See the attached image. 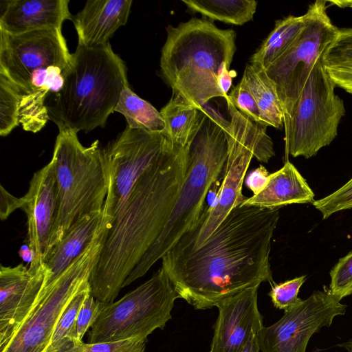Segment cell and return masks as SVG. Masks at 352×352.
Listing matches in <instances>:
<instances>
[{
  "label": "cell",
  "mask_w": 352,
  "mask_h": 352,
  "mask_svg": "<svg viewBox=\"0 0 352 352\" xmlns=\"http://www.w3.org/2000/svg\"><path fill=\"white\" fill-rule=\"evenodd\" d=\"M279 209L241 204L197 250L161 259L179 298L195 309L261 283H274L270 253Z\"/></svg>",
  "instance_id": "6da1fadb"
},
{
  "label": "cell",
  "mask_w": 352,
  "mask_h": 352,
  "mask_svg": "<svg viewBox=\"0 0 352 352\" xmlns=\"http://www.w3.org/2000/svg\"><path fill=\"white\" fill-rule=\"evenodd\" d=\"M188 148L173 145L146 168L109 223L89 279L95 299L113 302L160 236L184 183Z\"/></svg>",
  "instance_id": "7a4b0ae2"
},
{
  "label": "cell",
  "mask_w": 352,
  "mask_h": 352,
  "mask_svg": "<svg viewBox=\"0 0 352 352\" xmlns=\"http://www.w3.org/2000/svg\"><path fill=\"white\" fill-rule=\"evenodd\" d=\"M72 66L61 28L9 34L0 30V74L21 94L19 122L36 133L50 120L47 99L58 94Z\"/></svg>",
  "instance_id": "3957f363"
},
{
  "label": "cell",
  "mask_w": 352,
  "mask_h": 352,
  "mask_svg": "<svg viewBox=\"0 0 352 352\" xmlns=\"http://www.w3.org/2000/svg\"><path fill=\"white\" fill-rule=\"evenodd\" d=\"M62 89L49 98V118L59 131L88 133L104 127L129 85L126 67L109 43L78 44Z\"/></svg>",
  "instance_id": "277c9868"
},
{
  "label": "cell",
  "mask_w": 352,
  "mask_h": 352,
  "mask_svg": "<svg viewBox=\"0 0 352 352\" xmlns=\"http://www.w3.org/2000/svg\"><path fill=\"white\" fill-rule=\"evenodd\" d=\"M160 71L173 94L201 109L217 97L225 98L217 76L225 63L230 65L236 50V33L217 28L212 20L192 18L166 28Z\"/></svg>",
  "instance_id": "5b68a950"
},
{
  "label": "cell",
  "mask_w": 352,
  "mask_h": 352,
  "mask_svg": "<svg viewBox=\"0 0 352 352\" xmlns=\"http://www.w3.org/2000/svg\"><path fill=\"white\" fill-rule=\"evenodd\" d=\"M189 145L184 183L171 216L160 236L124 283L128 286L143 276L197 223L207 194L223 173L228 155L221 114L208 105Z\"/></svg>",
  "instance_id": "8992f818"
},
{
  "label": "cell",
  "mask_w": 352,
  "mask_h": 352,
  "mask_svg": "<svg viewBox=\"0 0 352 352\" xmlns=\"http://www.w3.org/2000/svg\"><path fill=\"white\" fill-rule=\"evenodd\" d=\"M51 161L56 179L57 208L50 252L76 222L103 210L109 188L98 140L86 147L75 131H59Z\"/></svg>",
  "instance_id": "52a82bcc"
},
{
  "label": "cell",
  "mask_w": 352,
  "mask_h": 352,
  "mask_svg": "<svg viewBox=\"0 0 352 352\" xmlns=\"http://www.w3.org/2000/svg\"><path fill=\"white\" fill-rule=\"evenodd\" d=\"M319 58L289 116L284 120L285 154L306 159L315 156L338 135L345 115L343 100Z\"/></svg>",
  "instance_id": "ba28073f"
},
{
  "label": "cell",
  "mask_w": 352,
  "mask_h": 352,
  "mask_svg": "<svg viewBox=\"0 0 352 352\" xmlns=\"http://www.w3.org/2000/svg\"><path fill=\"white\" fill-rule=\"evenodd\" d=\"M178 295L161 267L152 277L116 302L107 304L91 327L90 344L148 336L172 318Z\"/></svg>",
  "instance_id": "9c48e42d"
},
{
  "label": "cell",
  "mask_w": 352,
  "mask_h": 352,
  "mask_svg": "<svg viewBox=\"0 0 352 352\" xmlns=\"http://www.w3.org/2000/svg\"><path fill=\"white\" fill-rule=\"evenodd\" d=\"M108 230L102 227L85 250L41 291L31 312L2 352H44L64 309L86 284Z\"/></svg>",
  "instance_id": "30bf717a"
},
{
  "label": "cell",
  "mask_w": 352,
  "mask_h": 352,
  "mask_svg": "<svg viewBox=\"0 0 352 352\" xmlns=\"http://www.w3.org/2000/svg\"><path fill=\"white\" fill-rule=\"evenodd\" d=\"M327 1H316L302 14L304 26L291 46L265 71L276 86L284 120L299 98L316 61L336 38L339 28L327 12Z\"/></svg>",
  "instance_id": "8fae6325"
},
{
  "label": "cell",
  "mask_w": 352,
  "mask_h": 352,
  "mask_svg": "<svg viewBox=\"0 0 352 352\" xmlns=\"http://www.w3.org/2000/svg\"><path fill=\"white\" fill-rule=\"evenodd\" d=\"M174 145L162 132L128 126L102 148L109 188L103 213L112 221L137 179Z\"/></svg>",
  "instance_id": "7c38bea8"
},
{
  "label": "cell",
  "mask_w": 352,
  "mask_h": 352,
  "mask_svg": "<svg viewBox=\"0 0 352 352\" xmlns=\"http://www.w3.org/2000/svg\"><path fill=\"white\" fill-rule=\"evenodd\" d=\"M346 307L323 286L299 305L285 311L276 322L263 327L260 351L306 352L311 337L330 327L336 317L344 315Z\"/></svg>",
  "instance_id": "4fadbf2b"
},
{
  "label": "cell",
  "mask_w": 352,
  "mask_h": 352,
  "mask_svg": "<svg viewBox=\"0 0 352 352\" xmlns=\"http://www.w3.org/2000/svg\"><path fill=\"white\" fill-rule=\"evenodd\" d=\"M47 281L45 262L34 258L0 267V352L8 345L28 316Z\"/></svg>",
  "instance_id": "5bb4252c"
},
{
  "label": "cell",
  "mask_w": 352,
  "mask_h": 352,
  "mask_svg": "<svg viewBox=\"0 0 352 352\" xmlns=\"http://www.w3.org/2000/svg\"><path fill=\"white\" fill-rule=\"evenodd\" d=\"M258 287L246 288L215 304L219 315L209 352H241L252 332L263 329L257 305Z\"/></svg>",
  "instance_id": "9a60e30c"
},
{
  "label": "cell",
  "mask_w": 352,
  "mask_h": 352,
  "mask_svg": "<svg viewBox=\"0 0 352 352\" xmlns=\"http://www.w3.org/2000/svg\"><path fill=\"white\" fill-rule=\"evenodd\" d=\"M22 201L21 209L28 219V245L35 252V258L45 262L57 208L56 179L52 161L34 173Z\"/></svg>",
  "instance_id": "2e32d148"
},
{
  "label": "cell",
  "mask_w": 352,
  "mask_h": 352,
  "mask_svg": "<svg viewBox=\"0 0 352 352\" xmlns=\"http://www.w3.org/2000/svg\"><path fill=\"white\" fill-rule=\"evenodd\" d=\"M131 0H90L72 21L77 32L78 44L105 45L116 31L128 20Z\"/></svg>",
  "instance_id": "e0dca14e"
},
{
  "label": "cell",
  "mask_w": 352,
  "mask_h": 352,
  "mask_svg": "<svg viewBox=\"0 0 352 352\" xmlns=\"http://www.w3.org/2000/svg\"><path fill=\"white\" fill-rule=\"evenodd\" d=\"M69 0H10L0 17V30L17 34L51 28H61L72 20Z\"/></svg>",
  "instance_id": "ac0fdd59"
},
{
  "label": "cell",
  "mask_w": 352,
  "mask_h": 352,
  "mask_svg": "<svg viewBox=\"0 0 352 352\" xmlns=\"http://www.w3.org/2000/svg\"><path fill=\"white\" fill-rule=\"evenodd\" d=\"M314 193L305 178L289 161L270 173L265 188L258 195L247 198L242 204L279 209L292 204L313 203Z\"/></svg>",
  "instance_id": "d6986e66"
},
{
  "label": "cell",
  "mask_w": 352,
  "mask_h": 352,
  "mask_svg": "<svg viewBox=\"0 0 352 352\" xmlns=\"http://www.w3.org/2000/svg\"><path fill=\"white\" fill-rule=\"evenodd\" d=\"M104 220L102 210L84 217L69 229L45 261L47 272L45 286L57 279L85 250L100 230Z\"/></svg>",
  "instance_id": "ffe728a7"
},
{
  "label": "cell",
  "mask_w": 352,
  "mask_h": 352,
  "mask_svg": "<svg viewBox=\"0 0 352 352\" xmlns=\"http://www.w3.org/2000/svg\"><path fill=\"white\" fill-rule=\"evenodd\" d=\"M160 112L164 124L162 132L174 145L188 146L200 126L202 108L198 109L181 96L173 94Z\"/></svg>",
  "instance_id": "44dd1931"
},
{
  "label": "cell",
  "mask_w": 352,
  "mask_h": 352,
  "mask_svg": "<svg viewBox=\"0 0 352 352\" xmlns=\"http://www.w3.org/2000/svg\"><path fill=\"white\" fill-rule=\"evenodd\" d=\"M254 96L265 126L281 129L284 113L275 83L265 70L247 64L242 78Z\"/></svg>",
  "instance_id": "7402d4cb"
},
{
  "label": "cell",
  "mask_w": 352,
  "mask_h": 352,
  "mask_svg": "<svg viewBox=\"0 0 352 352\" xmlns=\"http://www.w3.org/2000/svg\"><path fill=\"white\" fill-rule=\"evenodd\" d=\"M304 23L303 15H290L277 20L274 29L250 58V64L265 70L291 46Z\"/></svg>",
  "instance_id": "603a6c76"
},
{
  "label": "cell",
  "mask_w": 352,
  "mask_h": 352,
  "mask_svg": "<svg viewBox=\"0 0 352 352\" xmlns=\"http://www.w3.org/2000/svg\"><path fill=\"white\" fill-rule=\"evenodd\" d=\"M192 12L201 14L210 20L243 25L252 20L256 10L254 0H183Z\"/></svg>",
  "instance_id": "cb8c5ba5"
},
{
  "label": "cell",
  "mask_w": 352,
  "mask_h": 352,
  "mask_svg": "<svg viewBox=\"0 0 352 352\" xmlns=\"http://www.w3.org/2000/svg\"><path fill=\"white\" fill-rule=\"evenodd\" d=\"M115 111L124 116L129 128L150 132L162 131L164 128L160 112L129 86L122 92Z\"/></svg>",
  "instance_id": "d4e9b609"
},
{
  "label": "cell",
  "mask_w": 352,
  "mask_h": 352,
  "mask_svg": "<svg viewBox=\"0 0 352 352\" xmlns=\"http://www.w3.org/2000/svg\"><path fill=\"white\" fill-rule=\"evenodd\" d=\"M21 94L10 80L0 74V135L6 136L20 124Z\"/></svg>",
  "instance_id": "484cf974"
},
{
  "label": "cell",
  "mask_w": 352,
  "mask_h": 352,
  "mask_svg": "<svg viewBox=\"0 0 352 352\" xmlns=\"http://www.w3.org/2000/svg\"><path fill=\"white\" fill-rule=\"evenodd\" d=\"M90 294L91 288L88 283L75 294L61 314L45 351L58 347L64 338L71 337L82 303Z\"/></svg>",
  "instance_id": "4316f807"
},
{
  "label": "cell",
  "mask_w": 352,
  "mask_h": 352,
  "mask_svg": "<svg viewBox=\"0 0 352 352\" xmlns=\"http://www.w3.org/2000/svg\"><path fill=\"white\" fill-rule=\"evenodd\" d=\"M306 278L302 275L278 284L272 283L268 295L274 306L285 311L299 305L303 300L298 297V293Z\"/></svg>",
  "instance_id": "83f0119b"
},
{
  "label": "cell",
  "mask_w": 352,
  "mask_h": 352,
  "mask_svg": "<svg viewBox=\"0 0 352 352\" xmlns=\"http://www.w3.org/2000/svg\"><path fill=\"white\" fill-rule=\"evenodd\" d=\"M329 291L339 300L352 294V251L340 258L329 272Z\"/></svg>",
  "instance_id": "f1b7e54d"
},
{
  "label": "cell",
  "mask_w": 352,
  "mask_h": 352,
  "mask_svg": "<svg viewBox=\"0 0 352 352\" xmlns=\"http://www.w3.org/2000/svg\"><path fill=\"white\" fill-rule=\"evenodd\" d=\"M313 206L327 219L333 214L352 208V177L333 193L314 200Z\"/></svg>",
  "instance_id": "f546056e"
},
{
  "label": "cell",
  "mask_w": 352,
  "mask_h": 352,
  "mask_svg": "<svg viewBox=\"0 0 352 352\" xmlns=\"http://www.w3.org/2000/svg\"><path fill=\"white\" fill-rule=\"evenodd\" d=\"M226 98L251 120L264 126L256 100L243 79L232 89Z\"/></svg>",
  "instance_id": "4dcf8cb0"
},
{
  "label": "cell",
  "mask_w": 352,
  "mask_h": 352,
  "mask_svg": "<svg viewBox=\"0 0 352 352\" xmlns=\"http://www.w3.org/2000/svg\"><path fill=\"white\" fill-rule=\"evenodd\" d=\"M106 305L95 299L91 294L88 295L80 308L71 337L82 341L84 335L96 321Z\"/></svg>",
  "instance_id": "1f68e13d"
},
{
  "label": "cell",
  "mask_w": 352,
  "mask_h": 352,
  "mask_svg": "<svg viewBox=\"0 0 352 352\" xmlns=\"http://www.w3.org/2000/svg\"><path fill=\"white\" fill-rule=\"evenodd\" d=\"M352 61V28L339 29L334 41L322 56V63Z\"/></svg>",
  "instance_id": "d6a6232c"
},
{
  "label": "cell",
  "mask_w": 352,
  "mask_h": 352,
  "mask_svg": "<svg viewBox=\"0 0 352 352\" xmlns=\"http://www.w3.org/2000/svg\"><path fill=\"white\" fill-rule=\"evenodd\" d=\"M147 341L134 338L113 342L83 343L78 352H145Z\"/></svg>",
  "instance_id": "836d02e7"
},
{
  "label": "cell",
  "mask_w": 352,
  "mask_h": 352,
  "mask_svg": "<svg viewBox=\"0 0 352 352\" xmlns=\"http://www.w3.org/2000/svg\"><path fill=\"white\" fill-rule=\"evenodd\" d=\"M322 65L336 86L352 95V61Z\"/></svg>",
  "instance_id": "e575fe53"
},
{
  "label": "cell",
  "mask_w": 352,
  "mask_h": 352,
  "mask_svg": "<svg viewBox=\"0 0 352 352\" xmlns=\"http://www.w3.org/2000/svg\"><path fill=\"white\" fill-rule=\"evenodd\" d=\"M270 173L265 167L260 165L254 169L245 178V183L247 187L253 192V195L260 193L267 186L269 181Z\"/></svg>",
  "instance_id": "d590c367"
},
{
  "label": "cell",
  "mask_w": 352,
  "mask_h": 352,
  "mask_svg": "<svg viewBox=\"0 0 352 352\" xmlns=\"http://www.w3.org/2000/svg\"><path fill=\"white\" fill-rule=\"evenodd\" d=\"M22 205V197H14L1 186L0 217L1 220L7 219L16 208H21Z\"/></svg>",
  "instance_id": "8d00e7d4"
},
{
  "label": "cell",
  "mask_w": 352,
  "mask_h": 352,
  "mask_svg": "<svg viewBox=\"0 0 352 352\" xmlns=\"http://www.w3.org/2000/svg\"><path fill=\"white\" fill-rule=\"evenodd\" d=\"M230 65L225 63L221 67L217 76V84L219 89L223 93L225 98L227 97L228 92L231 87L232 78L236 76L235 71L230 70Z\"/></svg>",
  "instance_id": "74e56055"
},
{
  "label": "cell",
  "mask_w": 352,
  "mask_h": 352,
  "mask_svg": "<svg viewBox=\"0 0 352 352\" xmlns=\"http://www.w3.org/2000/svg\"><path fill=\"white\" fill-rule=\"evenodd\" d=\"M82 341L68 336L64 338L58 347L45 352H78L83 344Z\"/></svg>",
  "instance_id": "f35d334b"
},
{
  "label": "cell",
  "mask_w": 352,
  "mask_h": 352,
  "mask_svg": "<svg viewBox=\"0 0 352 352\" xmlns=\"http://www.w3.org/2000/svg\"><path fill=\"white\" fill-rule=\"evenodd\" d=\"M261 330H256L252 332L241 352H260Z\"/></svg>",
  "instance_id": "ab89813d"
},
{
  "label": "cell",
  "mask_w": 352,
  "mask_h": 352,
  "mask_svg": "<svg viewBox=\"0 0 352 352\" xmlns=\"http://www.w3.org/2000/svg\"><path fill=\"white\" fill-rule=\"evenodd\" d=\"M19 255L23 261L29 263L30 264L36 258L35 252L30 248L28 245L21 247Z\"/></svg>",
  "instance_id": "60d3db41"
},
{
  "label": "cell",
  "mask_w": 352,
  "mask_h": 352,
  "mask_svg": "<svg viewBox=\"0 0 352 352\" xmlns=\"http://www.w3.org/2000/svg\"><path fill=\"white\" fill-rule=\"evenodd\" d=\"M337 346L345 349L347 352H352V338L344 342L338 344Z\"/></svg>",
  "instance_id": "b9f144b4"
},
{
  "label": "cell",
  "mask_w": 352,
  "mask_h": 352,
  "mask_svg": "<svg viewBox=\"0 0 352 352\" xmlns=\"http://www.w3.org/2000/svg\"><path fill=\"white\" fill-rule=\"evenodd\" d=\"M344 7H349L352 8V1H344Z\"/></svg>",
  "instance_id": "7bdbcfd3"
}]
</instances>
